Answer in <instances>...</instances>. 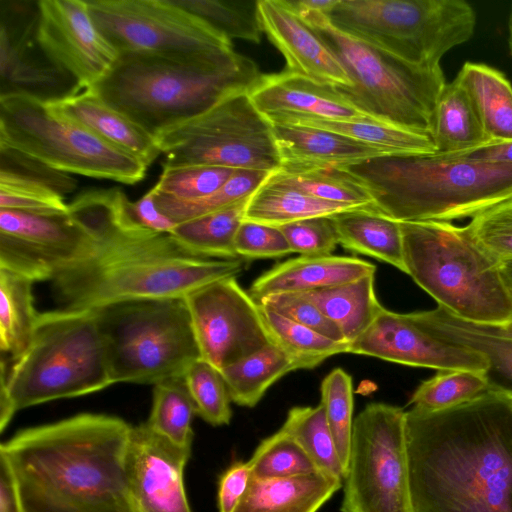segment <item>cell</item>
<instances>
[{
	"instance_id": "obj_54",
	"label": "cell",
	"mask_w": 512,
	"mask_h": 512,
	"mask_svg": "<svg viewBox=\"0 0 512 512\" xmlns=\"http://www.w3.org/2000/svg\"><path fill=\"white\" fill-rule=\"evenodd\" d=\"M125 218L135 227L154 233H170L176 224L157 207L153 190L135 202L127 199L123 203Z\"/></svg>"
},
{
	"instance_id": "obj_16",
	"label": "cell",
	"mask_w": 512,
	"mask_h": 512,
	"mask_svg": "<svg viewBox=\"0 0 512 512\" xmlns=\"http://www.w3.org/2000/svg\"><path fill=\"white\" fill-rule=\"evenodd\" d=\"M95 236L69 211L35 214L0 209V269L46 281L82 257Z\"/></svg>"
},
{
	"instance_id": "obj_39",
	"label": "cell",
	"mask_w": 512,
	"mask_h": 512,
	"mask_svg": "<svg viewBox=\"0 0 512 512\" xmlns=\"http://www.w3.org/2000/svg\"><path fill=\"white\" fill-rule=\"evenodd\" d=\"M196 414L184 378H174L154 385L152 408L145 423L173 444L192 449V421Z\"/></svg>"
},
{
	"instance_id": "obj_58",
	"label": "cell",
	"mask_w": 512,
	"mask_h": 512,
	"mask_svg": "<svg viewBox=\"0 0 512 512\" xmlns=\"http://www.w3.org/2000/svg\"><path fill=\"white\" fill-rule=\"evenodd\" d=\"M338 0H285L286 4L296 13L328 12L336 5Z\"/></svg>"
},
{
	"instance_id": "obj_34",
	"label": "cell",
	"mask_w": 512,
	"mask_h": 512,
	"mask_svg": "<svg viewBox=\"0 0 512 512\" xmlns=\"http://www.w3.org/2000/svg\"><path fill=\"white\" fill-rule=\"evenodd\" d=\"M294 370H298L296 362L272 343L220 372L231 401L239 406L252 408L270 386Z\"/></svg>"
},
{
	"instance_id": "obj_36",
	"label": "cell",
	"mask_w": 512,
	"mask_h": 512,
	"mask_svg": "<svg viewBox=\"0 0 512 512\" xmlns=\"http://www.w3.org/2000/svg\"><path fill=\"white\" fill-rule=\"evenodd\" d=\"M250 199V198H249ZM249 199L223 210L176 224L169 233L190 252L208 258L236 259L234 240Z\"/></svg>"
},
{
	"instance_id": "obj_52",
	"label": "cell",
	"mask_w": 512,
	"mask_h": 512,
	"mask_svg": "<svg viewBox=\"0 0 512 512\" xmlns=\"http://www.w3.org/2000/svg\"><path fill=\"white\" fill-rule=\"evenodd\" d=\"M237 256L247 259L277 258L291 254V248L277 226L243 220L234 240Z\"/></svg>"
},
{
	"instance_id": "obj_50",
	"label": "cell",
	"mask_w": 512,
	"mask_h": 512,
	"mask_svg": "<svg viewBox=\"0 0 512 512\" xmlns=\"http://www.w3.org/2000/svg\"><path fill=\"white\" fill-rule=\"evenodd\" d=\"M291 248L300 256L331 255L339 244L330 216L312 217L279 227Z\"/></svg>"
},
{
	"instance_id": "obj_7",
	"label": "cell",
	"mask_w": 512,
	"mask_h": 512,
	"mask_svg": "<svg viewBox=\"0 0 512 512\" xmlns=\"http://www.w3.org/2000/svg\"><path fill=\"white\" fill-rule=\"evenodd\" d=\"M406 274L457 317L477 323L512 321V293L499 261L467 225L446 221L399 222Z\"/></svg>"
},
{
	"instance_id": "obj_53",
	"label": "cell",
	"mask_w": 512,
	"mask_h": 512,
	"mask_svg": "<svg viewBox=\"0 0 512 512\" xmlns=\"http://www.w3.org/2000/svg\"><path fill=\"white\" fill-rule=\"evenodd\" d=\"M258 303L326 337L347 343L337 325L329 320L315 305L298 294H271L263 297Z\"/></svg>"
},
{
	"instance_id": "obj_25",
	"label": "cell",
	"mask_w": 512,
	"mask_h": 512,
	"mask_svg": "<svg viewBox=\"0 0 512 512\" xmlns=\"http://www.w3.org/2000/svg\"><path fill=\"white\" fill-rule=\"evenodd\" d=\"M271 124L281 168L338 167L387 155L333 131L296 124Z\"/></svg>"
},
{
	"instance_id": "obj_45",
	"label": "cell",
	"mask_w": 512,
	"mask_h": 512,
	"mask_svg": "<svg viewBox=\"0 0 512 512\" xmlns=\"http://www.w3.org/2000/svg\"><path fill=\"white\" fill-rule=\"evenodd\" d=\"M183 378L197 415L213 426L228 425L232 401L221 372L200 358L190 365Z\"/></svg>"
},
{
	"instance_id": "obj_9",
	"label": "cell",
	"mask_w": 512,
	"mask_h": 512,
	"mask_svg": "<svg viewBox=\"0 0 512 512\" xmlns=\"http://www.w3.org/2000/svg\"><path fill=\"white\" fill-rule=\"evenodd\" d=\"M93 311L113 384L184 377L200 359L184 298L132 300Z\"/></svg>"
},
{
	"instance_id": "obj_60",
	"label": "cell",
	"mask_w": 512,
	"mask_h": 512,
	"mask_svg": "<svg viewBox=\"0 0 512 512\" xmlns=\"http://www.w3.org/2000/svg\"><path fill=\"white\" fill-rule=\"evenodd\" d=\"M508 47L512 58V4L508 14Z\"/></svg>"
},
{
	"instance_id": "obj_10",
	"label": "cell",
	"mask_w": 512,
	"mask_h": 512,
	"mask_svg": "<svg viewBox=\"0 0 512 512\" xmlns=\"http://www.w3.org/2000/svg\"><path fill=\"white\" fill-rule=\"evenodd\" d=\"M343 33L420 67H439L469 41L477 15L464 0H338L328 12Z\"/></svg>"
},
{
	"instance_id": "obj_44",
	"label": "cell",
	"mask_w": 512,
	"mask_h": 512,
	"mask_svg": "<svg viewBox=\"0 0 512 512\" xmlns=\"http://www.w3.org/2000/svg\"><path fill=\"white\" fill-rule=\"evenodd\" d=\"M254 479H274L319 471L301 445L281 428L263 439L248 460Z\"/></svg>"
},
{
	"instance_id": "obj_41",
	"label": "cell",
	"mask_w": 512,
	"mask_h": 512,
	"mask_svg": "<svg viewBox=\"0 0 512 512\" xmlns=\"http://www.w3.org/2000/svg\"><path fill=\"white\" fill-rule=\"evenodd\" d=\"M271 173L260 170L237 169L216 192L193 201H180L154 191L158 209L175 224L217 212L249 199Z\"/></svg>"
},
{
	"instance_id": "obj_40",
	"label": "cell",
	"mask_w": 512,
	"mask_h": 512,
	"mask_svg": "<svg viewBox=\"0 0 512 512\" xmlns=\"http://www.w3.org/2000/svg\"><path fill=\"white\" fill-rule=\"evenodd\" d=\"M281 429L301 445L319 471L343 480L345 470L321 404L291 408Z\"/></svg>"
},
{
	"instance_id": "obj_23",
	"label": "cell",
	"mask_w": 512,
	"mask_h": 512,
	"mask_svg": "<svg viewBox=\"0 0 512 512\" xmlns=\"http://www.w3.org/2000/svg\"><path fill=\"white\" fill-rule=\"evenodd\" d=\"M248 94L266 118L281 115H310L334 120L368 117L345 100L333 86L287 70L262 74Z\"/></svg>"
},
{
	"instance_id": "obj_21",
	"label": "cell",
	"mask_w": 512,
	"mask_h": 512,
	"mask_svg": "<svg viewBox=\"0 0 512 512\" xmlns=\"http://www.w3.org/2000/svg\"><path fill=\"white\" fill-rule=\"evenodd\" d=\"M263 32L286 60L285 70L333 87L352 82L333 53L285 2L258 0Z\"/></svg>"
},
{
	"instance_id": "obj_56",
	"label": "cell",
	"mask_w": 512,
	"mask_h": 512,
	"mask_svg": "<svg viewBox=\"0 0 512 512\" xmlns=\"http://www.w3.org/2000/svg\"><path fill=\"white\" fill-rule=\"evenodd\" d=\"M0 512H23L17 486L7 463L0 458Z\"/></svg>"
},
{
	"instance_id": "obj_11",
	"label": "cell",
	"mask_w": 512,
	"mask_h": 512,
	"mask_svg": "<svg viewBox=\"0 0 512 512\" xmlns=\"http://www.w3.org/2000/svg\"><path fill=\"white\" fill-rule=\"evenodd\" d=\"M0 145L64 173L124 184L141 181L148 168L47 102L24 94L0 97Z\"/></svg>"
},
{
	"instance_id": "obj_20",
	"label": "cell",
	"mask_w": 512,
	"mask_h": 512,
	"mask_svg": "<svg viewBox=\"0 0 512 512\" xmlns=\"http://www.w3.org/2000/svg\"><path fill=\"white\" fill-rule=\"evenodd\" d=\"M191 450L154 433L146 423L132 427L126 468L139 512H193L184 486Z\"/></svg>"
},
{
	"instance_id": "obj_22",
	"label": "cell",
	"mask_w": 512,
	"mask_h": 512,
	"mask_svg": "<svg viewBox=\"0 0 512 512\" xmlns=\"http://www.w3.org/2000/svg\"><path fill=\"white\" fill-rule=\"evenodd\" d=\"M412 315L435 337L481 354L487 362V390L512 398V321L471 322L440 306Z\"/></svg>"
},
{
	"instance_id": "obj_2",
	"label": "cell",
	"mask_w": 512,
	"mask_h": 512,
	"mask_svg": "<svg viewBox=\"0 0 512 512\" xmlns=\"http://www.w3.org/2000/svg\"><path fill=\"white\" fill-rule=\"evenodd\" d=\"M411 512H512V398L405 414Z\"/></svg>"
},
{
	"instance_id": "obj_12",
	"label": "cell",
	"mask_w": 512,
	"mask_h": 512,
	"mask_svg": "<svg viewBox=\"0 0 512 512\" xmlns=\"http://www.w3.org/2000/svg\"><path fill=\"white\" fill-rule=\"evenodd\" d=\"M155 139L164 155L163 169L209 166L273 173L281 168L272 124L248 91L226 97Z\"/></svg>"
},
{
	"instance_id": "obj_57",
	"label": "cell",
	"mask_w": 512,
	"mask_h": 512,
	"mask_svg": "<svg viewBox=\"0 0 512 512\" xmlns=\"http://www.w3.org/2000/svg\"><path fill=\"white\" fill-rule=\"evenodd\" d=\"M461 155L471 159L512 164V140L492 141L483 147Z\"/></svg>"
},
{
	"instance_id": "obj_19",
	"label": "cell",
	"mask_w": 512,
	"mask_h": 512,
	"mask_svg": "<svg viewBox=\"0 0 512 512\" xmlns=\"http://www.w3.org/2000/svg\"><path fill=\"white\" fill-rule=\"evenodd\" d=\"M348 353L412 367L463 369L484 373L485 358L429 333L412 315L382 308L368 329L349 344Z\"/></svg>"
},
{
	"instance_id": "obj_28",
	"label": "cell",
	"mask_w": 512,
	"mask_h": 512,
	"mask_svg": "<svg viewBox=\"0 0 512 512\" xmlns=\"http://www.w3.org/2000/svg\"><path fill=\"white\" fill-rule=\"evenodd\" d=\"M428 135L436 153L444 155L465 154L492 142L469 94L456 77L445 84L437 99Z\"/></svg>"
},
{
	"instance_id": "obj_15",
	"label": "cell",
	"mask_w": 512,
	"mask_h": 512,
	"mask_svg": "<svg viewBox=\"0 0 512 512\" xmlns=\"http://www.w3.org/2000/svg\"><path fill=\"white\" fill-rule=\"evenodd\" d=\"M183 298L200 358L219 371L272 344L259 303L236 277L212 281Z\"/></svg>"
},
{
	"instance_id": "obj_59",
	"label": "cell",
	"mask_w": 512,
	"mask_h": 512,
	"mask_svg": "<svg viewBox=\"0 0 512 512\" xmlns=\"http://www.w3.org/2000/svg\"><path fill=\"white\" fill-rule=\"evenodd\" d=\"M499 267L504 282L512 293V258L500 261Z\"/></svg>"
},
{
	"instance_id": "obj_55",
	"label": "cell",
	"mask_w": 512,
	"mask_h": 512,
	"mask_svg": "<svg viewBox=\"0 0 512 512\" xmlns=\"http://www.w3.org/2000/svg\"><path fill=\"white\" fill-rule=\"evenodd\" d=\"M252 472L248 461L233 463L221 476L218 488L219 512H233L245 494Z\"/></svg>"
},
{
	"instance_id": "obj_24",
	"label": "cell",
	"mask_w": 512,
	"mask_h": 512,
	"mask_svg": "<svg viewBox=\"0 0 512 512\" xmlns=\"http://www.w3.org/2000/svg\"><path fill=\"white\" fill-rule=\"evenodd\" d=\"M374 264L348 256H299L281 262L255 279L249 289L259 302L271 294L302 293L375 275Z\"/></svg>"
},
{
	"instance_id": "obj_27",
	"label": "cell",
	"mask_w": 512,
	"mask_h": 512,
	"mask_svg": "<svg viewBox=\"0 0 512 512\" xmlns=\"http://www.w3.org/2000/svg\"><path fill=\"white\" fill-rule=\"evenodd\" d=\"M343 480L321 471L274 479H254L233 512H317Z\"/></svg>"
},
{
	"instance_id": "obj_3",
	"label": "cell",
	"mask_w": 512,
	"mask_h": 512,
	"mask_svg": "<svg viewBox=\"0 0 512 512\" xmlns=\"http://www.w3.org/2000/svg\"><path fill=\"white\" fill-rule=\"evenodd\" d=\"M132 427L81 413L19 431L0 446L23 512H139L127 477Z\"/></svg>"
},
{
	"instance_id": "obj_5",
	"label": "cell",
	"mask_w": 512,
	"mask_h": 512,
	"mask_svg": "<svg viewBox=\"0 0 512 512\" xmlns=\"http://www.w3.org/2000/svg\"><path fill=\"white\" fill-rule=\"evenodd\" d=\"M398 222L473 218L512 199V164L462 155L387 154L338 166Z\"/></svg>"
},
{
	"instance_id": "obj_33",
	"label": "cell",
	"mask_w": 512,
	"mask_h": 512,
	"mask_svg": "<svg viewBox=\"0 0 512 512\" xmlns=\"http://www.w3.org/2000/svg\"><path fill=\"white\" fill-rule=\"evenodd\" d=\"M354 209L358 208L313 197L268 177L250 197L244 220L280 227L307 218L332 216Z\"/></svg>"
},
{
	"instance_id": "obj_31",
	"label": "cell",
	"mask_w": 512,
	"mask_h": 512,
	"mask_svg": "<svg viewBox=\"0 0 512 512\" xmlns=\"http://www.w3.org/2000/svg\"><path fill=\"white\" fill-rule=\"evenodd\" d=\"M375 275L333 287L295 293L315 305L337 325L348 344L362 335L383 308L374 288Z\"/></svg>"
},
{
	"instance_id": "obj_4",
	"label": "cell",
	"mask_w": 512,
	"mask_h": 512,
	"mask_svg": "<svg viewBox=\"0 0 512 512\" xmlns=\"http://www.w3.org/2000/svg\"><path fill=\"white\" fill-rule=\"evenodd\" d=\"M261 75L254 61L234 50L195 57L126 52L89 89L156 137L249 91Z\"/></svg>"
},
{
	"instance_id": "obj_18",
	"label": "cell",
	"mask_w": 512,
	"mask_h": 512,
	"mask_svg": "<svg viewBox=\"0 0 512 512\" xmlns=\"http://www.w3.org/2000/svg\"><path fill=\"white\" fill-rule=\"evenodd\" d=\"M38 14L43 50L80 90L91 88L110 70L118 53L95 26L85 0H38Z\"/></svg>"
},
{
	"instance_id": "obj_46",
	"label": "cell",
	"mask_w": 512,
	"mask_h": 512,
	"mask_svg": "<svg viewBox=\"0 0 512 512\" xmlns=\"http://www.w3.org/2000/svg\"><path fill=\"white\" fill-rule=\"evenodd\" d=\"M320 393V404L346 470L354 422L352 377L342 368H335L322 380Z\"/></svg>"
},
{
	"instance_id": "obj_32",
	"label": "cell",
	"mask_w": 512,
	"mask_h": 512,
	"mask_svg": "<svg viewBox=\"0 0 512 512\" xmlns=\"http://www.w3.org/2000/svg\"><path fill=\"white\" fill-rule=\"evenodd\" d=\"M456 78L469 94L492 141L512 140V84L500 70L467 61Z\"/></svg>"
},
{
	"instance_id": "obj_38",
	"label": "cell",
	"mask_w": 512,
	"mask_h": 512,
	"mask_svg": "<svg viewBox=\"0 0 512 512\" xmlns=\"http://www.w3.org/2000/svg\"><path fill=\"white\" fill-rule=\"evenodd\" d=\"M269 178L322 200L357 208L374 207L365 187L339 167L280 168Z\"/></svg>"
},
{
	"instance_id": "obj_43",
	"label": "cell",
	"mask_w": 512,
	"mask_h": 512,
	"mask_svg": "<svg viewBox=\"0 0 512 512\" xmlns=\"http://www.w3.org/2000/svg\"><path fill=\"white\" fill-rule=\"evenodd\" d=\"M487 391L484 373L463 370H439L413 392L409 404L425 412H435L468 402Z\"/></svg>"
},
{
	"instance_id": "obj_13",
	"label": "cell",
	"mask_w": 512,
	"mask_h": 512,
	"mask_svg": "<svg viewBox=\"0 0 512 512\" xmlns=\"http://www.w3.org/2000/svg\"><path fill=\"white\" fill-rule=\"evenodd\" d=\"M405 414L370 403L354 419L341 512H411Z\"/></svg>"
},
{
	"instance_id": "obj_29",
	"label": "cell",
	"mask_w": 512,
	"mask_h": 512,
	"mask_svg": "<svg viewBox=\"0 0 512 512\" xmlns=\"http://www.w3.org/2000/svg\"><path fill=\"white\" fill-rule=\"evenodd\" d=\"M330 217L342 247L388 263L406 273L398 221L374 207L349 210Z\"/></svg>"
},
{
	"instance_id": "obj_14",
	"label": "cell",
	"mask_w": 512,
	"mask_h": 512,
	"mask_svg": "<svg viewBox=\"0 0 512 512\" xmlns=\"http://www.w3.org/2000/svg\"><path fill=\"white\" fill-rule=\"evenodd\" d=\"M117 53L195 57L233 50L227 39L172 0H85Z\"/></svg>"
},
{
	"instance_id": "obj_37",
	"label": "cell",
	"mask_w": 512,
	"mask_h": 512,
	"mask_svg": "<svg viewBox=\"0 0 512 512\" xmlns=\"http://www.w3.org/2000/svg\"><path fill=\"white\" fill-rule=\"evenodd\" d=\"M260 308L272 343L292 358L298 369H312L329 357L348 353V343L326 337L265 306Z\"/></svg>"
},
{
	"instance_id": "obj_42",
	"label": "cell",
	"mask_w": 512,
	"mask_h": 512,
	"mask_svg": "<svg viewBox=\"0 0 512 512\" xmlns=\"http://www.w3.org/2000/svg\"><path fill=\"white\" fill-rule=\"evenodd\" d=\"M172 1L229 40L261 41L263 30L258 15V0Z\"/></svg>"
},
{
	"instance_id": "obj_30",
	"label": "cell",
	"mask_w": 512,
	"mask_h": 512,
	"mask_svg": "<svg viewBox=\"0 0 512 512\" xmlns=\"http://www.w3.org/2000/svg\"><path fill=\"white\" fill-rule=\"evenodd\" d=\"M267 119L271 123L296 124L333 131L380 149L386 154L430 155L436 153V148L428 134L369 117L334 120L310 115H281Z\"/></svg>"
},
{
	"instance_id": "obj_17",
	"label": "cell",
	"mask_w": 512,
	"mask_h": 512,
	"mask_svg": "<svg viewBox=\"0 0 512 512\" xmlns=\"http://www.w3.org/2000/svg\"><path fill=\"white\" fill-rule=\"evenodd\" d=\"M38 0H0V97L24 94L52 102L80 91L38 37Z\"/></svg>"
},
{
	"instance_id": "obj_1",
	"label": "cell",
	"mask_w": 512,
	"mask_h": 512,
	"mask_svg": "<svg viewBox=\"0 0 512 512\" xmlns=\"http://www.w3.org/2000/svg\"><path fill=\"white\" fill-rule=\"evenodd\" d=\"M124 192L93 189L68 204L69 214L95 236L90 249L52 279L63 310H95L114 303L183 298L194 289L243 269L236 259L196 255L169 233H154L126 222Z\"/></svg>"
},
{
	"instance_id": "obj_48",
	"label": "cell",
	"mask_w": 512,
	"mask_h": 512,
	"mask_svg": "<svg viewBox=\"0 0 512 512\" xmlns=\"http://www.w3.org/2000/svg\"><path fill=\"white\" fill-rule=\"evenodd\" d=\"M0 209L35 214H66L68 204L55 190L16 175L0 172Z\"/></svg>"
},
{
	"instance_id": "obj_6",
	"label": "cell",
	"mask_w": 512,
	"mask_h": 512,
	"mask_svg": "<svg viewBox=\"0 0 512 512\" xmlns=\"http://www.w3.org/2000/svg\"><path fill=\"white\" fill-rule=\"evenodd\" d=\"M104 342L93 310L40 313L27 349L1 362L0 431L24 408L110 386Z\"/></svg>"
},
{
	"instance_id": "obj_49",
	"label": "cell",
	"mask_w": 512,
	"mask_h": 512,
	"mask_svg": "<svg viewBox=\"0 0 512 512\" xmlns=\"http://www.w3.org/2000/svg\"><path fill=\"white\" fill-rule=\"evenodd\" d=\"M467 227L476 242L496 260L512 258V199L476 215Z\"/></svg>"
},
{
	"instance_id": "obj_47",
	"label": "cell",
	"mask_w": 512,
	"mask_h": 512,
	"mask_svg": "<svg viewBox=\"0 0 512 512\" xmlns=\"http://www.w3.org/2000/svg\"><path fill=\"white\" fill-rule=\"evenodd\" d=\"M234 171L209 166L164 168L153 189L158 194L176 200L193 201L216 192Z\"/></svg>"
},
{
	"instance_id": "obj_8",
	"label": "cell",
	"mask_w": 512,
	"mask_h": 512,
	"mask_svg": "<svg viewBox=\"0 0 512 512\" xmlns=\"http://www.w3.org/2000/svg\"><path fill=\"white\" fill-rule=\"evenodd\" d=\"M325 43L352 86L334 87L364 115L428 134L446 79L441 66L420 67L335 28L320 12L297 14Z\"/></svg>"
},
{
	"instance_id": "obj_51",
	"label": "cell",
	"mask_w": 512,
	"mask_h": 512,
	"mask_svg": "<svg viewBox=\"0 0 512 512\" xmlns=\"http://www.w3.org/2000/svg\"><path fill=\"white\" fill-rule=\"evenodd\" d=\"M0 172L43 184L62 196L73 192L77 187V181L68 173L53 169L31 156L2 145H0Z\"/></svg>"
},
{
	"instance_id": "obj_26",
	"label": "cell",
	"mask_w": 512,
	"mask_h": 512,
	"mask_svg": "<svg viewBox=\"0 0 512 512\" xmlns=\"http://www.w3.org/2000/svg\"><path fill=\"white\" fill-rule=\"evenodd\" d=\"M47 103L56 112L136 157L147 167L161 154L155 137L110 107L90 89Z\"/></svg>"
},
{
	"instance_id": "obj_35",
	"label": "cell",
	"mask_w": 512,
	"mask_h": 512,
	"mask_svg": "<svg viewBox=\"0 0 512 512\" xmlns=\"http://www.w3.org/2000/svg\"><path fill=\"white\" fill-rule=\"evenodd\" d=\"M29 278L0 269V348L17 359L30 344L39 314Z\"/></svg>"
}]
</instances>
